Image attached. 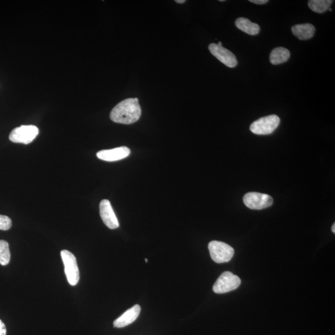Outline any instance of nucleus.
I'll list each match as a JSON object with an SVG mask.
<instances>
[{"mask_svg":"<svg viewBox=\"0 0 335 335\" xmlns=\"http://www.w3.org/2000/svg\"><path fill=\"white\" fill-rule=\"evenodd\" d=\"M280 124L278 116L270 115L257 120L250 125V130L257 135H268L272 133Z\"/></svg>","mask_w":335,"mask_h":335,"instance_id":"5","label":"nucleus"},{"mask_svg":"<svg viewBox=\"0 0 335 335\" xmlns=\"http://www.w3.org/2000/svg\"><path fill=\"white\" fill-rule=\"evenodd\" d=\"M328 10H329V11H332L331 8H329V9H328Z\"/></svg>","mask_w":335,"mask_h":335,"instance_id":"23","label":"nucleus"},{"mask_svg":"<svg viewBox=\"0 0 335 335\" xmlns=\"http://www.w3.org/2000/svg\"><path fill=\"white\" fill-rule=\"evenodd\" d=\"M208 248L212 260L217 263L230 261L234 255L233 248L224 242L212 241L209 243Z\"/></svg>","mask_w":335,"mask_h":335,"instance_id":"2","label":"nucleus"},{"mask_svg":"<svg viewBox=\"0 0 335 335\" xmlns=\"http://www.w3.org/2000/svg\"><path fill=\"white\" fill-rule=\"evenodd\" d=\"M209 50L215 57L230 68H234L238 64L236 55L222 46L212 43L209 45Z\"/></svg>","mask_w":335,"mask_h":335,"instance_id":"8","label":"nucleus"},{"mask_svg":"<svg viewBox=\"0 0 335 335\" xmlns=\"http://www.w3.org/2000/svg\"><path fill=\"white\" fill-rule=\"evenodd\" d=\"M39 134V128L35 125H21L11 131L9 139L14 143L29 144Z\"/></svg>","mask_w":335,"mask_h":335,"instance_id":"6","label":"nucleus"},{"mask_svg":"<svg viewBox=\"0 0 335 335\" xmlns=\"http://www.w3.org/2000/svg\"><path fill=\"white\" fill-rule=\"evenodd\" d=\"M331 231H333L334 233H335V223H333V225H332Z\"/></svg>","mask_w":335,"mask_h":335,"instance_id":"21","label":"nucleus"},{"mask_svg":"<svg viewBox=\"0 0 335 335\" xmlns=\"http://www.w3.org/2000/svg\"><path fill=\"white\" fill-rule=\"evenodd\" d=\"M60 254L65 267L67 280L71 286H76L80 279V272L77 259L74 254L68 250H62Z\"/></svg>","mask_w":335,"mask_h":335,"instance_id":"3","label":"nucleus"},{"mask_svg":"<svg viewBox=\"0 0 335 335\" xmlns=\"http://www.w3.org/2000/svg\"><path fill=\"white\" fill-rule=\"evenodd\" d=\"M244 203L249 209L253 210H261L272 206L273 199L271 195L266 194L250 192L244 195Z\"/></svg>","mask_w":335,"mask_h":335,"instance_id":"7","label":"nucleus"},{"mask_svg":"<svg viewBox=\"0 0 335 335\" xmlns=\"http://www.w3.org/2000/svg\"><path fill=\"white\" fill-rule=\"evenodd\" d=\"M141 307L138 304L131 307L130 309L123 314L121 317L114 321V326L116 328L125 327L136 321L139 316Z\"/></svg>","mask_w":335,"mask_h":335,"instance_id":"11","label":"nucleus"},{"mask_svg":"<svg viewBox=\"0 0 335 335\" xmlns=\"http://www.w3.org/2000/svg\"><path fill=\"white\" fill-rule=\"evenodd\" d=\"M290 56V52L287 49L284 47H276L271 53L270 62L273 65H279V64L283 63L288 60Z\"/></svg>","mask_w":335,"mask_h":335,"instance_id":"14","label":"nucleus"},{"mask_svg":"<svg viewBox=\"0 0 335 335\" xmlns=\"http://www.w3.org/2000/svg\"><path fill=\"white\" fill-rule=\"evenodd\" d=\"M7 330L5 323L0 319V335H7Z\"/></svg>","mask_w":335,"mask_h":335,"instance_id":"18","label":"nucleus"},{"mask_svg":"<svg viewBox=\"0 0 335 335\" xmlns=\"http://www.w3.org/2000/svg\"><path fill=\"white\" fill-rule=\"evenodd\" d=\"M99 213L103 222L108 228L116 229L119 227L118 220L112 208L110 200L103 199L100 201Z\"/></svg>","mask_w":335,"mask_h":335,"instance_id":"9","label":"nucleus"},{"mask_svg":"<svg viewBox=\"0 0 335 335\" xmlns=\"http://www.w3.org/2000/svg\"><path fill=\"white\" fill-rule=\"evenodd\" d=\"M12 225V221L9 217L0 215V230H8Z\"/></svg>","mask_w":335,"mask_h":335,"instance_id":"17","label":"nucleus"},{"mask_svg":"<svg viewBox=\"0 0 335 335\" xmlns=\"http://www.w3.org/2000/svg\"><path fill=\"white\" fill-rule=\"evenodd\" d=\"M236 26L242 31L251 36H255L259 34L260 27L259 25L251 22L249 19L245 18H239L236 21Z\"/></svg>","mask_w":335,"mask_h":335,"instance_id":"13","label":"nucleus"},{"mask_svg":"<svg viewBox=\"0 0 335 335\" xmlns=\"http://www.w3.org/2000/svg\"><path fill=\"white\" fill-rule=\"evenodd\" d=\"M332 3L331 0H310L308 5L314 12L323 13L330 8Z\"/></svg>","mask_w":335,"mask_h":335,"instance_id":"15","label":"nucleus"},{"mask_svg":"<svg viewBox=\"0 0 335 335\" xmlns=\"http://www.w3.org/2000/svg\"><path fill=\"white\" fill-rule=\"evenodd\" d=\"M176 2L177 3V4H184V2H186L185 0H176Z\"/></svg>","mask_w":335,"mask_h":335,"instance_id":"20","label":"nucleus"},{"mask_svg":"<svg viewBox=\"0 0 335 335\" xmlns=\"http://www.w3.org/2000/svg\"><path fill=\"white\" fill-rule=\"evenodd\" d=\"M241 279L232 273L225 272L217 279L213 286V291L216 294H225L239 288Z\"/></svg>","mask_w":335,"mask_h":335,"instance_id":"4","label":"nucleus"},{"mask_svg":"<svg viewBox=\"0 0 335 335\" xmlns=\"http://www.w3.org/2000/svg\"><path fill=\"white\" fill-rule=\"evenodd\" d=\"M130 150L127 147L115 148L110 150H103L97 153V158L106 161H116L127 157Z\"/></svg>","mask_w":335,"mask_h":335,"instance_id":"10","label":"nucleus"},{"mask_svg":"<svg viewBox=\"0 0 335 335\" xmlns=\"http://www.w3.org/2000/svg\"><path fill=\"white\" fill-rule=\"evenodd\" d=\"M292 32L295 37L302 41L308 40L313 38L315 28L311 24H297L292 27Z\"/></svg>","mask_w":335,"mask_h":335,"instance_id":"12","label":"nucleus"},{"mask_svg":"<svg viewBox=\"0 0 335 335\" xmlns=\"http://www.w3.org/2000/svg\"><path fill=\"white\" fill-rule=\"evenodd\" d=\"M142 113L138 97L122 100L113 109L110 114L112 121L119 124H131L138 121Z\"/></svg>","mask_w":335,"mask_h":335,"instance_id":"1","label":"nucleus"},{"mask_svg":"<svg viewBox=\"0 0 335 335\" xmlns=\"http://www.w3.org/2000/svg\"><path fill=\"white\" fill-rule=\"evenodd\" d=\"M10 259L9 244L5 240H0V264L7 266L9 264Z\"/></svg>","mask_w":335,"mask_h":335,"instance_id":"16","label":"nucleus"},{"mask_svg":"<svg viewBox=\"0 0 335 335\" xmlns=\"http://www.w3.org/2000/svg\"><path fill=\"white\" fill-rule=\"evenodd\" d=\"M250 2L256 5L266 4L268 2L267 0H250Z\"/></svg>","mask_w":335,"mask_h":335,"instance_id":"19","label":"nucleus"},{"mask_svg":"<svg viewBox=\"0 0 335 335\" xmlns=\"http://www.w3.org/2000/svg\"><path fill=\"white\" fill-rule=\"evenodd\" d=\"M217 44L219 45V46H222L221 42H219V43H218Z\"/></svg>","mask_w":335,"mask_h":335,"instance_id":"22","label":"nucleus"},{"mask_svg":"<svg viewBox=\"0 0 335 335\" xmlns=\"http://www.w3.org/2000/svg\"><path fill=\"white\" fill-rule=\"evenodd\" d=\"M145 261L147 262V261H148V259H145Z\"/></svg>","mask_w":335,"mask_h":335,"instance_id":"24","label":"nucleus"}]
</instances>
